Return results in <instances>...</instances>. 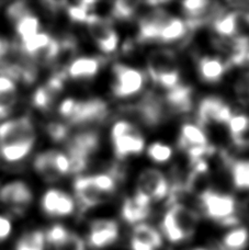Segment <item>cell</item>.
Returning <instances> with one entry per match:
<instances>
[{
	"instance_id": "obj_1",
	"label": "cell",
	"mask_w": 249,
	"mask_h": 250,
	"mask_svg": "<svg viewBox=\"0 0 249 250\" xmlns=\"http://www.w3.org/2000/svg\"><path fill=\"white\" fill-rule=\"evenodd\" d=\"M37 134L28 117L0 124V151L7 162H19L34 145Z\"/></svg>"
},
{
	"instance_id": "obj_2",
	"label": "cell",
	"mask_w": 249,
	"mask_h": 250,
	"mask_svg": "<svg viewBox=\"0 0 249 250\" xmlns=\"http://www.w3.org/2000/svg\"><path fill=\"white\" fill-rule=\"evenodd\" d=\"M199 223L195 211L181 202H171L162 220V231L170 243L177 244L194 235Z\"/></svg>"
},
{
	"instance_id": "obj_3",
	"label": "cell",
	"mask_w": 249,
	"mask_h": 250,
	"mask_svg": "<svg viewBox=\"0 0 249 250\" xmlns=\"http://www.w3.org/2000/svg\"><path fill=\"white\" fill-rule=\"evenodd\" d=\"M146 67L150 79L167 91L180 84L179 61L169 48H156L146 57Z\"/></svg>"
},
{
	"instance_id": "obj_4",
	"label": "cell",
	"mask_w": 249,
	"mask_h": 250,
	"mask_svg": "<svg viewBox=\"0 0 249 250\" xmlns=\"http://www.w3.org/2000/svg\"><path fill=\"white\" fill-rule=\"evenodd\" d=\"M111 141L118 159L139 155L145 148V137L141 128L125 120H120L111 128Z\"/></svg>"
},
{
	"instance_id": "obj_5",
	"label": "cell",
	"mask_w": 249,
	"mask_h": 250,
	"mask_svg": "<svg viewBox=\"0 0 249 250\" xmlns=\"http://www.w3.org/2000/svg\"><path fill=\"white\" fill-rule=\"evenodd\" d=\"M99 142L98 133L90 129L79 132L70 138L67 144L70 172L79 173L86 169L89 158L99 147Z\"/></svg>"
},
{
	"instance_id": "obj_6",
	"label": "cell",
	"mask_w": 249,
	"mask_h": 250,
	"mask_svg": "<svg viewBox=\"0 0 249 250\" xmlns=\"http://www.w3.org/2000/svg\"><path fill=\"white\" fill-rule=\"evenodd\" d=\"M198 199L204 215L212 221L222 224L228 218L236 216L237 201L233 195L210 189L200 194Z\"/></svg>"
},
{
	"instance_id": "obj_7",
	"label": "cell",
	"mask_w": 249,
	"mask_h": 250,
	"mask_svg": "<svg viewBox=\"0 0 249 250\" xmlns=\"http://www.w3.org/2000/svg\"><path fill=\"white\" fill-rule=\"evenodd\" d=\"M112 92L117 98H131L143 90L146 80L143 71L135 67L117 62L112 67Z\"/></svg>"
},
{
	"instance_id": "obj_8",
	"label": "cell",
	"mask_w": 249,
	"mask_h": 250,
	"mask_svg": "<svg viewBox=\"0 0 249 250\" xmlns=\"http://www.w3.org/2000/svg\"><path fill=\"white\" fill-rule=\"evenodd\" d=\"M135 192L147 198L152 203L158 202L170 196V185L161 170L146 168L137 177Z\"/></svg>"
},
{
	"instance_id": "obj_9",
	"label": "cell",
	"mask_w": 249,
	"mask_h": 250,
	"mask_svg": "<svg viewBox=\"0 0 249 250\" xmlns=\"http://www.w3.org/2000/svg\"><path fill=\"white\" fill-rule=\"evenodd\" d=\"M233 115L230 105L222 98L215 96L202 99L197 110L198 124L204 129L208 125H228Z\"/></svg>"
},
{
	"instance_id": "obj_10",
	"label": "cell",
	"mask_w": 249,
	"mask_h": 250,
	"mask_svg": "<svg viewBox=\"0 0 249 250\" xmlns=\"http://www.w3.org/2000/svg\"><path fill=\"white\" fill-rule=\"evenodd\" d=\"M86 24L90 37L102 53L112 54L118 50L119 34L109 19L91 13Z\"/></svg>"
},
{
	"instance_id": "obj_11",
	"label": "cell",
	"mask_w": 249,
	"mask_h": 250,
	"mask_svg": "<svg viewBox=\"0 0 249 250\" xmlns=\"http://www.w3.org/2000/svg\"><path fill=\"white\" fill-rule=\"evenodd\" d=\"M109 108L104 100L90 99L75 102L73 112L67 119L69 124L90 126L99 124L108 118Z\"/></svg>"
},
{
	"instance_id": "obj_12",
	"label": "cell",
	"mask_w": 249,
	"mask_h": 250,
	"mask_svg": "<svg viewBox=\"0 0 249 250\" xmlns=\"http://www.w3.org/2000/svg\"><path fill=\"white\" fill-rule=\"evenodd\" d=\"M119 238L118 223L102 218L91 223L88 235L89 245L93 248H104L117 242Z\"/></svg>"
},
{
	"instance_id": "obj_13",
	"label": "cell",
	"mask_w": 249,
	"mask_h": 250,
	"mask_svg": "<svg viewBox=\"0 0 249 250\" xmlns=\"http://www.w3.org/2000/svg\"><path fill=\"white\" fill-rule=\"evenodd\" d=\"M152 213V202L139 193L124 200L121 208L122 218L128 224L137 225L148 218Z\"/></svg>"
},
{
	"instance_id": "obj_14",
	"label": "cell",
	"mask_w": 249,
	"mask_h": 250,
	"mask_svg": "<svg viewBox=\"0 0 249 250\" xmlns=\"http://www.w3.org/2000/svg\"><path fill=\"white\" fill-rule=\"evenodd\" d=\"M167 113L187 114L193 108L192 89L186 84H179L176 88L167 91L163 100Z\"/></svg>"
},
{
	"instance_id": "obj_15",
	"label": "cell",
	"mask_w": 249,
	"mask_h": 250,
	"mask_svg": "<svg viewBox=\"0 0 249 250\" xmlns=\"http://www.w3.org/2000/svg\"><path fill=\"white\" fill-rule=\"evenodd\" d=\"M75 193L78 201L79 208L83 212L88 208H95L102 202L104 194L96 187L91 176H79L74 184Z\"/></svg>"
},
{
	"instance_id": "obj_16",
	"label": "cell",
	"mask_w": 249,
	"mask_h": 250,
	"mask_svg": "<svg viewBox=\"0 0 249 250\" xmlns=\"http://www.w3.org/2000/svg\"><path fill=\"white\" fill-rule=\"evenodd\" d=\"M66 73L63 70L59 71L48 79L44 86L40 87L33 96V104L39 109L47 110L54 102L55 98L63 90Z\"/></svg>"
},
{
	"instance_id": "obj_17",
	"label": "cell",
	"mask_w": 249,
	"mask_h": 250,
	"mask_svg": "<svg viewBox=\"0 0 249 250\" xmlns=\"http://www.w3.org/2000/svg\"><path fill=\"white\" fill-rule=\"evenodd\" d=\"M208 133L198 123H185L179 132V146L186 153L191 149L210 146Z\"/></svg>"
},
{
	"instance_id": "obj_18",
	"label": "cell",
	"mask_w": 249,
	"mask_h": 250,
	"mask_svg": "<svg viewBox=\"0 0 249 250\" xmlns=\"http://www.w3.org/2000/svg\"><path fill=\"white\" fill-rule=\"evenodd\" d=\"M228 68V65L223 59L215 56H202L197 62L199 77L208 83H219Z\"/></svg>"
},
{
	"instance_id": "obj_19",
	"label": "cell",
	"mask_w": 249,
	"mask_h": 250,
	"mask_svg": "<svg viewBox=\"0 0 249 250\" xmlns=\"http://www.w3.org/2000/svg\"><path fill=\"white\" fill-rule=\"evenodd\" d=\"M0 201L20 209L32 201V192L24 182H10L0 190Z\"/></svg>"
},
{
	"instance_id": "obj_20",
	"label": "cell",
	"mask_w": 249,
	"mask_h": 250,
	"mask_svg": "<svg viewBox=\"0 0 249 250\" xmlns=\"http://www.w3.org/2000/svg\"><path fill=\"white\" fill-rule=\"evenodd\" d=\"M101 64L98 57H81L70 62L66 73L74 79H89L98 74Z\"/></svg>"
},
{
	"instance_id": "obj_21",
	"label": "cell",
	"mask_w": 249,
	"mask_h": 250,
	"mask_svg": "<svg viewBox=\"0 0 249 250\" xmlns=\"http://www.w3.org/2000/svg\"><path fill=\"white\" fill-rule=\"evenodd\" d=\"M241 16L237 11L223 12L212 22V29L220 39H232L237 37Z\"/></svg>"
},
{
	"instance_id": "obj_22",
	"label": "cell",
	"mask_w": 249,
	"mask_h": 250,
	"mask_svg": "<svg viewBox=\"0 0 249 250\" xmlns=\"http://www.w3.org/2000/svg\"><path fill=\"white\" fill-rule=\"evenodd\" d=\"M189 28L186 23V20L170 16L162 25L157 41L162 43H173L180 41L186 37Z\"/></svg>"
},
{
	"instance_id": "obj_23",
	"label": "cell",
	"mask_w": 249,
	"mask_h": 250,
	"mask_svg": "<svg viewBox=\"0 0 249 250\" xmlns=\"http://www.w3.org/2000/svg\"><path fill=\"white\" fill-rule=\"evenodd\" d=\"M232 184L239 191L249 190V159H228Z\"/></svg>"
},
{
	"instance_id": "obj_24",
	"label": "cell",
	"mask_w": 249,
	"mask_h": 250,
	"mask_svg": "<svg viewBox=\"0 0 249 250\" xmlns=\"http://www.w3.org/2000/svg\"><path fill=\"white\" fill-rule=\"evenodd\" d=\"M17 102V88L13 80L0 76V119L11 112Z\"/></svg>"
},
{
	"instance_id": "obj_25",
	"label": "cell",
	"mask_w": 249,
	"mask_h": 250,
	"mask_svg": "<svg viewBox=\"0 0 249 250\" xmlns=\"http://www.w3.org/2000/svg\"><path fill=\"white\" fill-rule=\"evenodd\" d=\"M53 154H54V150L44 151L38 155L34 160L35 170L47 182H55L62 177L54 165Z\"/></svg>"
},
{
	"instance_id": "obj_26",
	"label": "cell",
	"mask_w": 249,
	"mask_h": 250,
	"mask_svg": "<svg viewBox=\"0 0 249 250\" xmlns=\"http://www.w3.org/2000/svg\"><path fill=\"white\" fill-rule=\"evenodd\" d=\"M132 237L141 240L142 243L148 245L155 250L161 248L163 244V237L159 234V231L155 229L153 226L145 224V223H141V224L134 226Z\"/></svg>"
},
{
	"instance_id": "obj_27",
	"label": "cell",
	"mask_w": 249,
	"mask_h": 250,
	"mask_svg": "<svg viewBox=\"0 0 249 250\" xmlns=\"http://www.w3.org/2000/svg\"><path fill=\"white\" fill-rule=\"evenodd\" d=\"M249 242V231L246 227H235L226 233L222 240L225 250H243Z\"/></svg>"
},
{
	"instance_id": "obj_28",
	"label": "cell",
	"mask_w": 249,
	"mask_h": 250,
	"mask_svg": "<svg viewBox=\"0 0 249 250\" xmlns=\"http://www.w3.org/2000/svg\"><path fill=\"white\" fill-rule=\"evenodd\" d=\"M52 40L53 38H51L50 34L39 32L34 37L26 40L25 42H22L20 50L24 55L33 60L43 48H45L51 43Z\"/></svg>"
},
{
	"instance_id": "obj_29",
	"label": "cell",
	"mask_w": 249,
	"mask_h": 250,
	"mask_svg": "<svg viewBox=\"0 0 249 250\" xmlns=\"http://www.w3.org/2000/svg\"><path fill=\"white\" fill-rule=\"evenodd\" d=\"M16 30L21 38V43L40 32V21L32 13L24 16L16 22Z\"/></svg>"
},
{
	"instance_id": "obj_30",
	"label": "cell",
	"mask_w": 249,
	"mask_h": 250,
	"mask_svg": "<svg viewBox=\"0 0 249 250\" xmlns=\"http://www.w3.org/2000/svg\"><path fill=\"white\" fill-rule=\"evenodd\" d=\"M45 235L40 230H33L18 240L16 250H44Z\"/></svg>"
},
{
	"instance_id": "obj_31",
	"label": "cell",
	"mask_w": 249,
	"mask_h": 250,
	"mask_svg": "<svg viewBox=\"0 0 249 250\" xmlns=\"http://www.w3.org/2000/svg\"><path fill=\"white\" fill-rule=\"evenodd\" d=\"M173 149L170 145L162 142H155L147 148V156L150 160L157 164H165L172 158Z\"/></svg>"
},
{
	"instance_id": "obj_32",
	"label": "cell",
	"mask_w": 249,
	"mask_h": 250,
	"mask_svg": "<svg viewBox=\"0 0 249 250\" xmlns=\"http://www.w3.org/2000/svg\"><path fill=\"white\" fill-rule=\"evenodd\" d=\"M92 180L95 182L96 187L99 189L104 195L112 194L117 190L118 186V178L115 177L112 172H104L98 173V175L91 176Z\"/></svg>"
},
{
	"instance_id": "obj_33",
	"label": "cell",
	"mask_w": 249,
	"mask_h": 250,
	"mask_svg": "<svg viewBox=\"0 0 249 250\" xmlns=\"http://www.w3.org/2000/svg\"><path fill=\"white\" fill-rule=\"evenodd\" d=\"M137 2L133 1H115L111 8V15L118 20H130L136 15Z\"/></svg>"
},
{
	"instance_id": "obj_34",
	"label": "cell",
	"mask_w": 249,
	"mask_h": 250,
	"mask_svg": "<svg viewBox=\"0 0 249 250\" xmlns=\"http://www.w3.org/2000/svg\"><path fill=\"white\" fill-rule=\"evenodd\" d=\"M95 1H81L77 4L68 7L67 11L70 19L76 22H83L86 23L88 17L91 15L90 11L95 9Z\"/></svg>"
},
{
	"instance_id": "obj_35",
	"label": "cell",
	"mask_w": 249,
	"mask_h": 250,
	"mask_svg": "<svg viewBox=\"0 0 249 250\" xmlns=\"http://www.w3.org/2000/svg\"><path fill=\"white\" fill-rule=\"evenodd\" d=\"M70 231L62 225H54L46 231L45 240L53 247H60L69 236Z\"/></svg>"
},
{
	"instance_id": "obj_36",
	"label": "cell",
	"mask_w": 249,
	"mask_h": 250,
	"mask_svg": "<svg viewBox=\"0 0 249 250\" xmlns=\"http://www.w3.org/2000/svg\"><path fill=\"white\" fill-rule=\"evenodd\" d=\"M62 191L57 189H52L45 192L42 199V208L44 212L51 216H56V209L59 205Z\"/></svg>"
},
{
	"instance_id": "obj_37",
	"label": "cell",
	"mask_w": 249,
	"mask_h": 250,
	"mask_svg": "<svg viewBox=\"0 0 249 250\" xmlns=\"http://www.w3.org/2000/svg\"><path fill=\"white\" fill-rule=\"evenodd\" d=\"M208 4L210 2L204 1V0H187L181 3V7L186 13L187 20H190L201 15Z\"/></svg>"
},
{
	"instance_id": "obj_38",
	"label": "cell",
	"mask_w": 249,
	"mask_h": 250,
	"mask_svg": "<svg viewBox=\"0 0 249 250\" xmlns=\"http://www.w3.org/2000/svg\"><path fill=\"white\" fill-rule=\"evenodd\" d=\"M249 123V115L246 114H234L232 119L228 123V131L230 136V140L233 137L237 136L244 128H245Z\"/></svg>"
},
{
	"instance_id": "obj_39",
	"label": "cell",
	"mask_w": 249,
	"mask_h": 250,
	"mask_svg": "<svg viewBox=\"0 0 249 250\" xmlns=\"http://www.w3.org/2000/svg\"><path fill=\"white\" fill-rule=\"evenodd\" d=\"M47 133L54 142H63L68 136V127L64 123L52 122L48 124Z\"/></svg>"
},
{
	"instance_id": "obj_40",
	"label": "cell",
	"mask_w": 249,
	"mask_h": 250,
	"mask_svg": "<svg viewBox=\"0 0 249 250\" xmlns=\"http://www.w3.org/2000/svg\"><path fill=\"white\" fill-rule=\"evenodd\" d=\"M7 13H8V17L10 18L11 20L17 22L18 20H20L21 18L29 15L31 12L29 10V7L28 4H26V2L18 1V2L12 3L11 6H9Z\"/></svg>"
},
{
	"instance_id": "obj_41",
	"label": "cell",
	"mask_w": 249,
	"mask_h": 250,
	"mask_svg": "<svg viewBox=\"0 0 249 250\" xmlns=\"http://www.w3.org/2000/svg\"><path fill=\"white\" fill-rule=\"evenodd\" d=\"M56 250H84V243L78 235L70 233L67 239Z\"/></svg>"
},
{
	"instance_id": "obj_42",
	"label": "cell",
	"mask_w": 249,
	"mask_h": 250,
	"mask_svg": "<svg viewBox=\"0 0 249 250\" xmlns=\"http://www.w3.org/2000/svg\"><path fill=\"white\" fill-rule=\"evenodd\" d=\"M233 144L241 149L249 148V123L243 131L238 134L237 136L232 138Z\"/></svg>"
},
{
	"instance_id": "obj_43",
	"label": "cell",
	"mask_w": 249,
	"mask_h": 250,
	"mask_svg": "<svg viewBox=\"0 0 249 250\" xmlns=\"http://www.w3.org/2000/svg\"><path fill=\"white\" fill-rule=\"evenodd\" d=\"M12 231V225L9 218L0 215V243L6 240Z\"/></svg>"
},
{
	"instance_id": "obj_44",
	"label": "cell",
	"mask_w": 249,
	"mask_h": 250,
	"mask_svg": "<svg viewBox=\"0 0 249 250\" xmlns=\"http://www.w3.org/2000/svg\"><path fill=\"white\" fill-rule=\"evenodd\" d=\"M75 102L76 100L75 99H66L63 104H61L60 106V113L63 115L64 118L68 119L70 117V114L73 112V109H74V105H75Z\"/></svg>"
},
{
	"instance_id": "obj_45",
	"label": "cell",
	"mask_w": 249,
	"mask_h": 250,
	"mask_svg": "<svg viewBox=\"0 0 249 250\" xmlns=\"http://www.w3.org/2000/svg\"><path fill=\"white\" fill-rule=\"evenodd\" d=\"M130 246H131L132 250H155L154 248L148 246V245L142 243L141 240L136 239L134 237H131Z\"/></svg>"
},
{
	"instance_id": "obj_46",
	"label": "cell",
	"mask_w": 249,
	"mask_h": 250,
	"mask_svg": "<svg viewBox=\"0 0 249 250\" xmlns=\"http://www.w3.org/2000/svg\"><path fill=\"white\" fill-rule=\"evenodd\" d=\"M12 44L9 43L6 40L0 38V61L8 54V52L11 50Z\"/></svg>"
},
{
	"instance_id": "obj_47",
	"label": "cell",
	"mask_w": 249,
	"mask_h": 250,
	"mask_svg": "<svg viewBox=\"0 0 249 250\" xmlns=\"http://www.w3.org/2000/svg\"><path fill=\"white\" fill-rule=\"evenodd\" d=\"M243 208H244V211L249 214V198L245 201V202H244V207Z\"/></svg>"
},
{
	"instance_id": "obj_48",
	"label": "cell",
	"mask_w": 249,
	"mask_h": 250,
	"mask_svg": "<svg viewBox=\"0 0 249 250\" xmlns=\"http://www.w3.org/2000/svg\"><path fill=\"white\" fill-rule=\"evenodd\" d=\"M192 250H207V249H204V248H194Z\"/></svg>"
}]
</instances>
